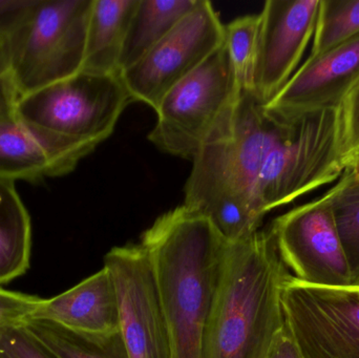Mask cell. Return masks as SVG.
<instances>
[{"label":"cell","instance_id":"6da1fadb","mask_svg":"<svg viewBox=\"0 0 359 358\" xmlns=\"http://www.w3.org/2000/svg\"><path fill=\"white\" fill-rule=\"evenodd\" d=\"M290 275L270 230L226 244L205 328L204 358H267L286 326Z\"/></svg>","mask_w":359,"mask_h":358},{"label":"cell","instance_id":"7a4b0ae2","mask_svg":"<svg viewBox=\"0 0 359 358\" xmlns=\"http://www.w3.org/2000/svg\"><path fill=\"white\" fill-rule=\"evenodd\" d=\"M157 279L170 358H204L205 328L227 242L212 223L181 205L141 235Z\"/></svg>","mask_w":359,"mask_h":358},{"label":"cell","instance_id":"3957f363","mask_svg":"<svg viewBox=\"0 0 359 358\" xmlns=\"http://www.w3.org/2000/svg\"><path fill=\"white\" fill-rule=\"evenodd\" d=\"M280 120L267 115L251 92H242L233 130L192 160L184 205L206 216L227 243L252 237L265 214L259 179Z\"/></svg>","mask_w":359,"mask_h":358},{"label":"cell","instance_id":"277c9868","mask_svg":"<svg viewBox=\"0 0 359 358\" xmlns=\"http://www.w3.org/2000/svg\"><path fill=\"white\" fill-rule=\"evenodd\" d=\"M241 96L223 43L164 97L149 141L163 153L194 160L201 149L231 134Z\"/></svg>","mask_w":359,"mask_h":358},{"label":"cell","instance_id":"5b68a950","mask_svg":"<svg viewBox=\"0 0 359 358\" xmlns=\"http://www.w3.org/2000/svg\"><path fill=\"white\" fill-rule=\"evenodd\" d=\"M93 0H31L8 31L19 98L79 73Z\"/></svg>","mask_w":359,"mask_h":358},{"label":"cell","instance_id":"8992f818","mask_svg":"<svg viewBox=\"0 0 359 358\" xmlns=\"http://www.w3.org/2000/svg\"><path fill=\"white\" fill-rule=\"evenodd\" d=\"M280 120L259 179L265 216L339 180L345 172L339 156V109Z\"/></svg>","mask_w":359,"mask_h":358},{"label":"cell","instance_id":"52a82bcc","mask_svg":"<svg viewBox=\"0 0 359 358\" xmlns=\"http://www.w3.org/2000/svg\"><path fill=\"white\" fill-rule=\"evenodd\" d=\"M133 98L121 74L79 73L18 99L15 115L48 132L98 146Z\"/></svg>","mask_w":359,"mask_h":358},{"label":"cell","instance_id":"ba28073f","mask_svg":"<svg viewBox=\"0 0 359 358\" xmlns=\"http://www.w3.org/2000/svg\"><path fill=\"white\" fill-rule=\"evenodd\" d=\"M282 305L302 357L359 358V286L318 287L289 275Z\"/></svg>","mask_w":359,"mask_h":358},{"label":"cell","instance_id":"9c48e42d","mask_svg":"<svg viewBox=\"0 0 359 358\" xmlns=\"http://www.w3.org/2000/svg\"><path fill=\"white\" fill-rule=\"evenodd\" d=\"M224 27L211 2L200 4L121 77L133 100L157 109L172 88L224 43Z\"/></svg>","mask_w":359,"mask_h":358},{"label":"cell","instance_id":"30bf717a","mask_svg":"<svg viewBox=\"0 0 359 358\" xmlns=\"http://www.w3.org/2000/svg\"><path fill=\"white\" fill-rule=\"evenodd\" d=\"M269 230L280 260L299 281L318 287L353 286L329 191L278 216Z\"/></svg>","mask_w":359,"mask_h":358},{"label":"cell","instance_id":"8fae6325","mask_svg":"<svg viewBox=\"0 0 359 358\" xmlns=\"http://www.w3.org/2000/svg\"><path fill=\"white\" fill-rule=\"evenodd\" d=\"M104 267L115 283L120 334L128 358H170L165 313L145 248L140 243L111 248Z\"/></svg>","mask_w":359,"mask_h":358},{"label":"cell","instance_id":"7c38bea8","mask_svg":"<svg viewBox=\"0 0 359 358\" xmlns=\"http://www.w3.org/2000/svg\"><path fill=\"white\" fill-rule=\"evenodd\" d=\"M320 0H268L259 13L252 94L267 104L295 73L314 36Z\"/></svg>","mask_w":359,"mask_h":358},{"label":"cell","instance_id":"4fadbf2b","mask_svg":"<svg viewBox=\"0 0 359 358\" xmlns=\"http://www.w3.org/2000/svg\"><path fill=\"white\" fill-rule=\"evenodd\" d=\"M358 82L359 35L316 58H308L264 105V111L271 117L289 120L339 109Z\"/></svg>","mask_w":359,"mask_h":358},{"label":"cell","instance_id":"5bb4252c","mask_svg":"<svg viewBox=\"0 0 359 358\" xmlns=\"http://www.w3.org/2000/svg\"><path fill=\"white\" fill-rule=\"evenodd\" d=\"M97 145L19 119L0 120V179L36 183L69 174Z\"/></svg>","mask_w":359,"mask_h":358},{"label":"cell","instance_id":"9a60e30c","mask_svg":"<svg viewBox=\"0 0 359 358\" xmlns=\"http://www.w3.org/2000/svg\"><path fill=\"white\" fill-rule=\"evenodd\" d=\"M31 321L48 322L86 336L119 333L117 292L109 269L103 267L59 296L42 298Z\"/></svg>","mask_w":359,"mask_h":358},{"label":"cell","instance_id":"2e32d148","mask_svg":"<svg viewBox=\"0 0 359 358\" xmlns=\"http://www.w3.org/2000/svg\"><path fill=\"white\" fill-rule=\"evenodd\" d=\"M138 0H93L81 71L121 74L120 58Z\"/></svg>","mask_w":359,"mask_h":358},{"label":"cell","instance_id":"e0dca14e","mask_svg":"<svg viewBox=\"0 0 359 358\" xmlns=\"http://www.w3.org/2000/svg\"><path fill=\"white\" fill-rule=\"evenodd\" d=\"M201 0H138L120 58V71L138 62L187 16Z\"/></svg>","mask_w":359,"mask_h":358},{"label":"cell","instance_id":"ac0fdd59","mask_svg":"<svg viewBox=\"0 0 359 358\" xmlns=\"http://www.w3.org/2000/svg\"><path fill=\"white\" fill-rule=\"evenodd\" d=\"M31 252V216L16 183L0 179V285L27 273Z\"/></svg>","mask_w":359,"mask_h":358},{"label":"cell","instance_id":"d6986e66","mask_svg":"<svg viewBox=\"0 0 359 358\" xmlns=\"http://www.w3.org/2000/svg\"><path fill=\"white\" fill-rule=\"evenodd\" d=\"M25 327L57 358H128L120 332L86 336L43 321H29Z\"/></svg>","mask_w":359,"mask_h":358},{"label":"cell","instance_id":"ffe728a7","mask_svg":"<svg viewBox=\"0 0 359 358\" xmlns=\"http://www.w3.org/2000/svg\"><path fill=\"white\" fill-rule=\"evenodd\" d=\"M328 191L352 282L359 286V168L346 170Z\"/></svg>","mask_w":359,"mask_h":358},{"label":"cell","instance_id":"44dd1931","mask_svg":"<svg viewBox=\"0 0 359 358\" xmlns=\"http://www.w3.org/2000/svg\"><path fill=\"white\" fill-rule=\"evenodd\" d=\"M359 35V0H320L313 46L316 58Z\"/></svg>","mask_w":359,"mask_h":358},{"label":"cell","instance_id":"7402d4cb","mask_svg":"<svg viewBox=\"0 0 359 358\" xmlns=\"http://www.w3.org/2000/svg\"><path fill=\"white\" fill-rule=\"evenodd\" d=\"M259 14L234 19L224 27V43L233 64L242 92H252Z\"/></svg>","mask_w":359,"mask_h":358},{"label":"cell","instance_id":"603a6c76","mask_svg":"<svg viewBox=\"0 0 359 358\" xmlns=\"http://www.w3.org/2000/svg\"><path fill=\"white\" fill-rule=\"evenodd\" d=\"M339 130L344 168H359V82L339 105Z\"/></svg>","mask_w":359,"mask_h":358},{"label":"cell","instance_id":"cb8c5ba5","mask_svg":"<svg viewBox=\"0 0 359 358\" xmlns=\"http://www.w3.org/2000/svg\"><path fill=\"white\" fill-rule=\"evenodd\" d=\"M0 358H57L25 326L4 330L0 336Z\"/></svg>","mask_w":359,"mask_h":358},{"label":"cell","instance_id":"d4e9b609","mask_svg":"<svg viewBox=\"0 0 359 358\" xmlns=\"http://www.w3.org/2000/svg\"><path fill=\"white\" fill-rule=\"evenodd\" d=\"M42 298L0 287V336L4 330L31 321Z\"/></svg>","mask_w":359,"mask_h":358},{"label":"cell","instance_id":"484cf974","mask_svg":"<svg viewBox=\"0 0 359 358\" xmlns=\"http://www.w3.org/2000/svg\"><path fill=\"white\" fill-rule=\"evenodd\" d=\"M14 19L10 22L0 25V120L14 117L19 99L11 71L8 55V31Z\"/></svg>","mask_w":359,"mask_h":358},{"label":"cell","instance_id":"4316f807","mask_svg":"<svg viewBox=\"0 0 359 358\" xmlns=\"http://www.w3.org/2000/svg\"><path fill=\"white\" fill-rule=\"evenodd\" d=\"M267 358H303L287 327V324L276 338Z\"/></svg>","mask_w":359,"mask_h":358}]
</instances>
